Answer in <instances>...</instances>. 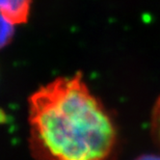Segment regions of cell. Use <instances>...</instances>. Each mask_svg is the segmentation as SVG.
<instances>
[{
    "instance_id": "1",
    "label": "cell",
    "mask_w": 160,
    "mask_h": 160,
    "mask_svg": "<svg viewBox=\"0 0 160 160\" xmlns=\"http://www.w3.org/2000/svg\"><path fill=\"white\" fill-rule=\"evenodd\" d=\"M29 147L36 160H107L117 129L82 75L58 77L28 99Z\"/></svg>"
},
{
    "instance_id": "2",
    "label": "cell",
    "mask_w": 160,
    "mask_h": 160,
    "mask_svg": "<svg viewBox=\"0 0 160 160\" xmlns=\"http://www.w3.org/2000/svg\"><path fill=\"white\" fill-rule=\"evenodd\" d=\"M32 0H0V14L14 25L28 21Z\"/></svg>"
},
{
    "instance_id": "3",
    "label": "cell",
    "mask_w": 160,
    "mask_h": 160,
    "mask_svg": "<svg viewBox=\"0 0 160 160\" xmlns=\"http://www.w3.org/2000/svg\"><path fill=\"white\" fill-rule=\"evenodd\" d=\"M15 25L0 14V49L9 44L14 37Z\"/></svg>"
},
{
    "instance_id": "4",
    "label": "cell",
    "mask_w": 160,
    "mask_h": 160,
    "mask_svg": "<svg viewBox=\"0 0 160 160\" xmlns=\"http://www.w3.org/2000/svg\"><path fill=\"white\" fill-rule=\"evenodd\" d=\"M151 129L154 139L158 143L160 148V97L153 107L152 119H151Z\"/></svg>"
},
{
    "instance_id": "5",
    "label": "cell",
    "mask_w": 160,
    "mask_h": 160,
    "mask_svg": "<svg viewBox=\"0 0 160 160\" xmlns=\"http://www.w3.org/2000/svg\"><path fill=\"white\" fill-rule=\"evenodd\" d=\"M135 160H160V155L156 154H147L139 156L138 158H136Z\"/></svg>"
}]
</instances>
